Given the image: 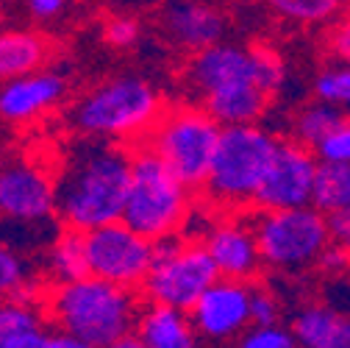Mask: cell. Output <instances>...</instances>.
<instances>
[{"label":"cell","instance_id":"16","mask_svg":"<svg viewBox=\"0 0 350 348\" xmlns=\"http://www.w3.org/2000/svg\"><path fill=\"white\" fill-rule=\"evenodd\" d=\"M159 28L175 48L198 53L223 42L226 14L211 0H164L159 6Z\"/></svg>","mask_w":350,"mask_h":348},{"label":"cell","instance_id":"36","mask_svg":"<svg viewBox=\"0 0 350 348\" xmlns=\"http://www.w3.org/2000/svg\"><path fill=\"white\" fill-rule=\"evenodd\" d=\"M328 226H331L334 240L342 243V245L350 251V209L342 212V214H331V217H328Z\"/></svg>","mask_w":350,"mask_h":348},{"label":"cell","instance_id":"21","mask_svg":"<svg viewBox=\"0 0 350 348\" xmlns=\"http://www.w3.org/2000/svg\"><path fill=\"white\" fill-rule=\"evenodd\" d=\"M45 268L53 284H67L90 276V256H86V232L64 226L48 245Z\"/></svg>","mask_w":350,"mask_h":348},{"label":"cell","instance_id":"34","mask_svg":"<svg viewBox=\"0 0 350 348\" xmlns=\"http://www.w3.org/2000/svg\"><path fill=\"white\" fill-rule=\"evenodd\" d=\"M328 45H331V53L350 64V17H345L342 23H336V28L331 31V39H328Z\"/></svg>","mask_w":350,"mask_h":348},{"label":"cell","instance_id":"2","mask_svg":"<svg viewBox=\"0 0 350 348\" xmlns=\"http://www.w3.org/2000/svg\"><path fill=\"white\" fill-rule=\"evenodd\" d=\"M142 307L145 303L137 290L90 273L78 282L53 284L45 312L56 329H64L92 343L95 348H103L137 332Z\"/></svg>","mask_w":350,"mask_h":348},{"label":"cell","instance_id":"7","mask_svg":"<svg viewBox=\"0 0 350 348\" xmlns=\"http://www.w3.org/2000/svg\"><path fill=\"white\" fill-rule=\"evenodd\" d=\"M220 134L223 125L206 109L175 106L159 117L145 137V145L156 151L189 190L203 192Z\"/></svg>","mask_w":350,"mask_h":348},{"label":"cell","instance_id":"27","mask_svg":"<svg viewBox=\"0 0 350 348\" xmlns=\"http://www.w3.org/2000/svg\"><path fill=\"white\" fill-rule=\"evenodd\" d=\"M314 98L334 106H350V64H331L314 78Z\"/></svg>","mask_w":350,"mask_h":348},{"label":"cell","instance_id":"20","mask_svg":"<svg viewBox=\"0 0 350 348\" xmlns=\"http://www.w3.org/2000/svg\"><path fill=\"white\" fill-rule=\"evenodd\" d=\"M297 348H350V318L325 307L309 303L292 318Z\"/></svg>","mask_w":350,"mask_h":348},{"label":"cell","instance_id":"13","mask_svg":"<svg viewBox=\"0 0 350 348\" xmlns=\"http://www.w3.org/2000/svg\"><path fill=\"white\" fill-rule=\"evenodd\" d=\"M250 293L253 282L226 279L220 276L189 310V318L206 340H234L239 337L250 323Z\"/></svg>","mask_w":350,"mask_h":348},{"label":"cell","instance_id":"6","mask_svg":"<svg viewBox=\"0 0 350 348\" xmlns=\"http://www.w3.org/2000/svg\"><path fill=\"white\" fill-rule=\"evenodd\" d=\"M258 251L267 268L275 271H303L320 262L323 251L334 243L328 214L317 206H295V209H256L245 214Z\"/></svg>","mask_w":350,"mask_h":348},{"label":"cell","instance_id":"26","mask_svg":"<svg viewBox=\"0 0 350 348\" xmlns=\"http://www.w3.org/2000/svg\"><path fill=\"white\" fill-rule=\"evenodd\" d=\"M31 282V268L14 245L0 240V301L20 295Z\"/></svg>","mask_w":350,"mask_h":348},{"label":"cell","instance_id":"15","mask_svg":"<svg viewBox=\"0 0 350 348\" xmlns=\"http://www.w3.org/2000/svg\"><path fill=\"white\" fill-rule=\"evenodd\" d=\"M67 98V78L59 70H36L0 84V123L28 125Z\"/></svg>","mask_w":350,"mask_h":348},{"label":"cell","instance_id":"33","mask_svg":"<svg viewBox=\"0 0 350 348\" xmlns=\"http://www.w3.org/2000/svg\"><path fill=\"white\" fill-rule=\"evenodd\" d=\"M325 273H345L350 268V251L342 245V243H331L323 256H320V262H317Z\"/></svg>","mask_w":350,"mask_h":348},{"label":"cell","instance_id":"38","mask_svg":"<svg viewBox=\"0 0 350 348\" xmlns=\"http://www.w3.org/2000/svg\"><path fill=\"white\" fill-rule=\"evenodd\" d=\"M48 332V329H45ZM45 332H42V334H33L31 340H25L23 345H17V348H45Z\"/></svg>","mask_w":350,"mask_h":348},{"label":"cell","instance_id":"4","mask_svg":"<svg viewBox=\"0 0 350 348\" xmlns=\"http://www.w3.org/2000/svg\"><path fill=\"white\" fill-rule=\"evenodd\" d=\"M281 140L258 123L223 125L203 195L217 209L253 206L261 182L278 153Z\"/></svg>","mask_w":350,"mask_h":348},{"label":"cell","instance_id":"30","mask_svg":"<svg viewBox=\"0 0 350 348\" xmlns=\"http://www.w3.org/2000/svg\"><path fill=\"white\" fill-rule=\"evenodd\" d=\"M314 153H317V159H325V162H347L350 164V117L342 120V125L320 142V148Z\"/></svg>","mask_w":350,"mask_h":348},{"label":"cell","instance_id":"25","mask_svg":"<svg viewBox=\"0 0 350 348\" xmlns=\"http://www.w3.org/2000/svg\"><path fill=\"white\" fill-rule=\"evenodd\" d=\"M265 6L289 23L317 25L339 14L342 0H265Z\"/></svg>","mask_w":350,"mask_h":348},{"label":"cell","instance_id":"1","mask_svg":"<svg viewBox=\"0 0 350 348\" xmlns=\"http://www.w3.org/2000/svg\"><path fill=\"white\" fill-rule=\"evenodd\" d=\"M134 148L114 140L81 137L56 176L59 221L78 232H92L122 221L131 190Z\"/></svg>","mask_w":350,"mask_h":348},{"label":"cell","instance_id":"23","mask_svg":"<svg viewBox=\"0 0 350 348\" xmlns=\"http://www.w3.org/2000/svg\"><path fill=\"white\" fill-rule=\"evenodd\" d=\"M345 117H347V114L342 112V106H334V103H328V101L314 98V101H309V103H303V106L292 114V137H295L297 142H303L306 148L317 151L320 142H323L328 134L336 132Z\"/></svg>","mask_w":350,"mask_h":348},{"label":"cell","instance_id":"35","mask_svg":"<svg viewBox=\"0 0 350 348\" xmlns=\"http://www.w3.org/2000/svg\"><path fill=\"white\" fill-rule=\"evenodd\" d=\"M45 348H95V345L81 340V337H75V334H70V332H64V329L53 326V329L45 332Z\"/></svg>","mask_w":350,"mask_h":348},{"label":"cell","instance_id":"8","mask_svg":"<svg viewBox=\"0 0 350 348\" xmlns=\"http://www.w3.org/2000/svg\"><path fill=\"white\" fill-rule=\"evenodd\" d=\"M217 279L220 271L206 243L172 234L156 243V259L142 284V295L148 303H164V307L189 312Z\"/></svg>","mask_w":350,"mask_h":348},{"label":"cell","instance_id":"37","mask_svg":"<svg viewBox=\"0 0 350 348\" xmlns=\"http://www.w3.org/2000/svg\"><path fill=\"white\" fill-rule=\"evenodd\" d=\"M103 348H148L139 337H137V332L134 334H128V337H122V340H114L111 345H103Z\"/></svg>","mask_w":350,"mask_h":348},{"label":"cell","instance_id":"28","mask_svg":"<svg viewBox=\"0 0 350 348\" xmlns=\"http://www.w3.org/2000/svg\"><path fill=\"white\" fill-rule=\"evenodd\" d=\"M239 348H297V340L281 323H250L239 334Z\"/></svg>","mask_w":350,"mask_h":348},{"label":"cell","instance_id":"29","mask_svg":"<svg viewBox=\"0 0 350 348\" xmlns=\"http://www.w3.org/2000/svg\"><path fill=\"white\" fill-rule=\"evenodd\" d=\"M139 36H142V23L134 14H111L103 23V39L109 48L128 51L137 45Z\"/></svg>","mask_w":350,"mask_h":348},{"label":"cell","instance_id":"32","mask_svg":"<svg viewBox=\"0 0 350 348\" xmlns=\"http://www.w3.org/2000/svg\"><path fill=\"white\" fill-rule=\"evenodd\" d=\"M67 9H70V0H25V12L39 25H51V23L62 20L67 14Z\"/></svg>","mask_w":350,"mask_h":348},{"label":"cell","instance_id":"14","mask_svg":"<svg viewBox=\"0 0 350 348\" xmlns=\"http://www.w3.org/2000/svg\"><path fill=\"white\" fill-rule=\"evenodd\" d=\"M200 240L206 243L217 271L226 279L253 282L258 276L261 265H265L261 251H258V240H256L253 226L245 214L217 217Z\"/></svg>","mask_w":350,"mask_h":348},{"label":"cell","instance_id":"31","mask_svg":"<svg viewBox=\"0 0 350 348\" xmlns=\"http://www.w3.org/2000/svg\"><path fill=\"white\" fill-rule=\"evenodd\" d=\"M250 318L253 323H278L281 318V303L267 287H256L250 293Z\"/></svg>","mask_w":350,"mask_h":348},{"label":"cell","instance_id":"5","mask_svg":"<svg viewBox=\"0 0 350 348\" xmlns=\"http://www.w3.org/2000/svg\"><path fill=\"white\" fill-rule=\"evenodd\" d=\"M192 192L195 190L175 176L156 151L139 142L131 162V190L122 221L153 243L181 234L192 217Z\"/></svg>","mask_w":350,"mask_h":348},{"label":"cell","instance_id":"22","mask_svg":"<svg viewBox=\"0 0 350 348\" xmlns=\"http://www.w3.org/2000/svg\"><path fill=\"white\" fill-rule=\"evenodd\" d=\"M45 315V310H39L31 298L23 295L0 301V348H17L33 334H42Z\"/></svg>","mask_w":350,"mask_h":348},{"label":"cell","instance_id":"3","mask_svg":"<svg viewBox=\"0 0 350 348\" xmlns=\"http://www.w3.org/2000/svg\"><path fill=\"white\" fill-rule=\"evenodd\" d=\"M164 114L159 90L139 75H111L83 90L67 109V123L75 134L128 142L148 137Z\"/></svg>","mask_w":350,"mask_h":348},{"label":"cell","instance_id":"9","mask_svg":"<svg viewBox=\"0 0 350 348\" xmlns=\"http://www.w3.org/2000/svg\"><path fill=\"white\" fill-rule=\"evenodd\" d=\"M258 81L270 95H275L284 84V62L267 45H234V42H217L189 56L184 67L187 90L200 101L211 90L231 81Z\"/></svg>","mask_w":350,"mask_h":348},{"label":"cell","instance_id":"18","mask_svg":"<svg viewBox=\"0 0 350 348\" xmlns=\"http://www.w3.org/2000/svg\"><path fill=\"white\" fill-rule=\"evenodd\" d=\"M53 59V42L31 28H0V84L45 70Z\"/></svg>","mask_w":350,"mask_h":348},{"label":"cell","instance_id":"10","mask_svg":"<svg viewBox=\"0 0 350 348\" xmlns=\"http://www.w3.org/2000/svg\"><path fill=\"white\" fill-rule=\"evenodd\" d=\"M86 256L92 276L142 290L156 259V243L131 229L125 221H117L86 232Z\"/></svg>","mask_w":350,"mask_h":348},{"label":"cell","instance_id":"12","mask_svg":"<svg viewBox=\"0 0 350 348\" xmlns=\"http://www.w3.org/2000/svg\"><path fill=\"white\" fill-rule=\"evenodd\" d=\"M320 159L297 140H281L278 153L270 164L267 179L261 182L253 206L256 209H295L312 206L314 176Z\"/></svg>","mask_w":350,"mask_h":348},{"label":"cell","instance_id":"17","mask_svg":"<svg viewBox=\"0 0 350 348\" xmlns=\"http://www.w3.org/2000/svg\"><path fill=\"white\" fill-rule=\"evenodd\" d=\"M270 98L273 95L258 81L242 78L211 90L198 101V106L206 109L220 125H245V123H258L265 117Z\"/></svg>","mask_w":350,"mask_h":348},{"label":"cell","instance_id":"11","mask_svg":"<svg viewBox=\"0 0 350 348\" xmlns=\"http://www.w3.org/2000/svg\"><path fill=\"white\" fill-rule=\"evenodd\" d=\"M59 209L56 176L28 156H0V221L51 223Z\"/></svg>","mask_w":350,"mask_h":348},{"label":"cell","instance_id":"19","mask_svg":"<svg viewBox=\"0 0 350 348\" xmlns=\"http://www.w3.org/2000/svg\"><path fill=\"white\" fill-rule=\"evenodd\" d=\"M137 337L148 348H198V329L189 312L164 307V303H145Z\"/></svg>","mask_w":350,"mask_h":348},{"label":"cell","instance_id":"24","mask_svg":"<svg viewBox=\"0 0 350 348\" xmlns=\"http://www.w3.org/2000/svg\"><path fill=\"white\" fill-rule=\"evenodd\" d=\"M312 206H317L328 217L350 209V164L347 162L320 159L317 176H314Z\"/></svg>","mask_w":350,"mask_h":348}]
</instances>
